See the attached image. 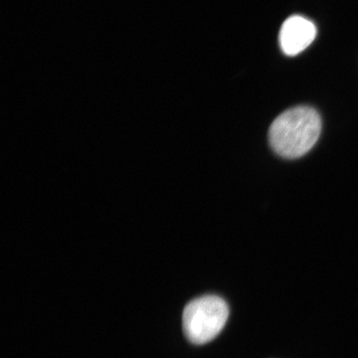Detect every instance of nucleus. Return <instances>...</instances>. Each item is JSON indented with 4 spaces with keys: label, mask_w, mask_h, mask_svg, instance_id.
<instances>
[{
    "label": "nucleus",
    "mask_w": 358,
    "mask_h": 358,
    "mask_svg": "<svg viewBox=\"0 0 358 358\" xmlns=\"http://www.w3.org/2000/svg\"><path fill=\"white\" fill-rule=\"evenodd\" d=\"M320 115L310 106H296L283 112L268 129V141L277 155L285 159L299 158L319 140Z\"/></svg>",
    "instance_id": "f257e3e1"
},
{
    "label": "nucleus",
    "mask_w": 358,
    "mask_h": 358,
    "mask_svg": "<svg viewBox=\"0 0 358 358\" xmlns=\"http://www.w3.org/2000/svg\"><path fill=\"white\" fill-rule=\"evenodd\" d=\"M229 316V308L217 295H204L190 301L182 313L185 337L196 345L211 342L222 332Z\"/></svg>",
    "instance_id": "f03ea898"
},
{
    "label": "nucleus",
    "mask_w": 358,
    "mask_h": 358,
    "mask_svg": "<svg viewBox=\"0 0 358 358\" xmlns=\"http://www.w3.org/2000/svg\"><path fill=\"white\" fill-rule=\"evenodd\" d=\"M316 34V26L313 22L302 16H291L281 27L280 44L282 51L288 56L298 55L310 46Z\"/></svg>",
    "instance_id": "7ed1b4c3"
}]
</instances>
